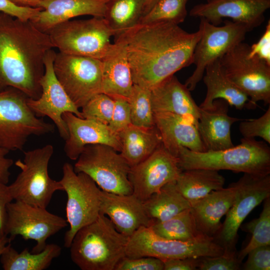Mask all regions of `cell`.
Returning a JSON list of instances; mask_svg holds the SVG:
<instances>
[{
  "mask_svg": "<svg viewBox=\"0 0 270 270\" xmlns=\"http://www.w3.org/2000/svg\"><path fill=\"white\" fill-rule=\"evenodd\" d=\"M236 189L234 200L218 234L225 252L236 253L238 232L250 212L270 197V174L256 176L244 174L233 182Z\"/></svg>",
  "mask_w": 270,
  "mask_h": 270,
  "instance_id": "15",
  "label": "cell"
},
{
  "mask_svg": "<svg viewBox=\"0 0 270 270\" xmlns=\"http://www.w3.org/2000/svg\"><path fill=\"white\" fill-rule=\"evenodd\" d=\"M48 34L54 48L68 54L103 60L112 50L114 33L102 17L69 20L52 28Z\"/></svg>",
  "mask_w": 270,
  "mask_h": 270,
  "instance_id": "7",
  "label": "cell"
},
{
  "mask_svg": "<svg viewBox=\"0 0 270 270\" xmlns=\"http://www.w3.org/2000/svg\"><path fill=\"white\" fill-rule=\"evenodd\" d=\"M54 152V146L48 144L24 152L23 160L15 162L20 172L8 185L13 200L46 208L54 193L63 190L60 181L48 174V166Z\"/></svg>",
  "mask_w": 270,
  "mask_h": 270,
  "instance_id": "6",
  "label": "cell"
},
{
  "mask_svg": "<svg viewBox=\"0 0 270 270\" xmlns=\"http://www.w3.org/2000/svg\"><path fill=\"white\" fill-rule=\"evenodd\" d=\"M204 72L202 79L206 87V94L200 108H210L214 100L221 99L238 110L248 108L249 98L226 76L219 59L208 64Z\"/></svg>",
  "mask_w": 270,
  "mask_h": 270,
  "instance_id": "27",
  "label": "cell"
},
{
  "mask_svg": "<svg viewBox=\"0 0 270 270\" xmlns=\"http://www.w3.org/2000/svg\"><path fill=\"white\" fill-rule=\"evenodd\" d=\"M68 132L64 152L71 160H76L85 146L102 144L109 146L118 152L122 146L118 133L102 123L67 112L62 116Z\"/></svg>",
  "mask_w": 270,
  "mask_h": 270,
  "instance_id": "19",
  "label": "cell"
},
{
  "mask_svg": "<svg viewBox=\"0 0 270 270\" xmlns=\"http://www.w3.org/2000/svg\"><path fill=\"white\" fill-rule=\"evenodd\" d=\"M10 242L11 240L7 236L0 238V256L6 245Z\"/></svg>",
  "mask_w": 270,
  "mask_h": 270,
  "instance_id": "49",
  "label": "cell"
},
{
  "mask_svg": "<svg viewBox=\"0 0 270 270\" xmlns=\"http://www.w3.org/2000/svg\"><path fill=\"white\" fill-rule=\"evenodd\" d=\"M158 0H146L144 16L146 14Z\"/></svg>",
  "mask_w": 270,
  "mask_h": 270,
  "instance_id": "50",
  "label": "cell"
},
{
  "mask_svg": "<svg viewBox=\"0 0 270 270\" xmlns=\"http://www.w3.org/2000/svg\"><path fill=\"white\" fill-rule=\"evenodd\" d=\"M61 252V247L55 244H46L42 252L37 253L30 252L28 248L18 252L10 242L2 252L0 262L4 270H44Z\"/></svg>",
  "mask_w": 270,
  "mask_h": 270,
  "instance_id": "31",
  "label": "cell"
},
{
  "mask_svg": "<svg viewBox=\"0 0 270 270\" xmlns=\"http://www.w3.org/2000/svg\"><path fill=\"white\" fill-rule=\"evenodd\" d=\"M100 197V214L108 216L121 234L130 236L140 228L152 224L143 202L133 194L121 195L101 190Z\"/></svg>",
  "mask_w": 270,
  "mask_h": 270,
  "instance_id": "21",
  "label": "cell"
},
{
  "mask_svg": "<svg viewBox=\"0 0 270 270\" xmlns=\"http://www.w3.org/2000/svg\"><path fill=\"white\" fill-rule=\"evenodd\" d=\"M270 8V0H206L195 5L190 16L204 18L219 26L223 18L246 25L251 30L264 20V13Z\"/></svg>",
  "mask_w": 270,
  "mask_h": 270,
  "instance_id": "18",
  "label": "cell"
},
{
  "mask_svg": "<svg viewBox=\"0 0 270 270\" xmlns=\"http://www.w3.org/2000/svg\"><path fill=\"white\" fill-rule=\"evenodd\" d=\"M3 89H4V88H2V86H0V90H3Z\"/></svg>",
  "mask_w": 270,
  "mask_h": 270,
  "instance_id": "51",
  "label": "cell"
},
{
  "mask_svg": "<svg viewBox=\"0 0 270 270\" xmlns=\"http://www.w3.org/2000/svg\"><path fill=\"white\" fill-rule=\"evenodd\" d=\"M149 227L155 234L168 240L188 241L207 236L198 229L190 208Z\"/></svg>",
  "mask_w": 270,
  "mask_h": 270,
  "instance_id": "33",
  "label": "cell"
},
{
  "mask_svg": "<svg viewBox=\"0 0 270 270\" xmlns=\"http://www.w3.org/2000/svg\"><path fill=\"white\" fill-rule=\"evenodd\" d=\"M154 121L162 145L176 157L181 146L196 152L206 151L198 124L189 118L170 112H158L154 113Z\"/></svg>",
  "mask_w": 270,
  "mask_h": 270,
  "instance_id": "22",
  "label": "cell"
},
{
  "mask_svg": "<svg viewBox=\"0 0 270 270\" xmlns=\"http://www.w3.org/2000/svg\"><path fill=\"white\" fill-rule=\"evenodd\" d=\"M244 264V270H270V245L257 247L250 250Z\"/></svg>",
  "mask_w": 270,
  "mask_h": 270,
  "instance_id": "42",
  "label": "cell"
},
{
  "mask_svg": "<svg viewBox=\"0 0 270 270\" xmlns=\"http://www.w3.org/2000/svg\"><path fill=\"white\" fill-rule=\"evenodd\" d=\"M114 105V98L104 93L98 94L81 108L82 118L108 125Z\"/></svg>",
  "mask_w": 270,
  "mask_h": 270,
  "instance_id": "37",
  "label": "cell"
},
{
  "mask_svg": "<svg viewBox=\"0 0 270 270\" xmlns=\"http://www.w3.org/2000/svg\"><path fill=\"white\" fill-rule=\"evenodd\" d=\"M250 56H256L270 64V21L259 40L250 46Z\"/></svg>",
  "mask_w": 270,
  "mask_h": 270,
  "instance_id": "44",
  "label": "cell"
},
{
  "mask_svg": "<svg viewBox=\"0 0 270 270\" xmlns=\"http://www.w3.org/2000/svg\"><path fill=\"white\" fill-rule=\"evenodd\" d=\"M175 182L166 184L143 201L146 212L152 224L167 220L190 208V203L178 190Z\"/></svg>",
  "mask_w": 270,
  "mask_h": 270,
  "instance_id": "30",
  "label": "cell"
},
{
  "mask_svg": "<svg viewBox=\"0 0 270 270\" xmlns=\"http://www.w3.org/2000/svg\"><path fill=\"white\" fill-rule=\"evenodd\" d=\"M108 0H40L35 8L41 10L30 22L47 33L54 26L81 16L104 18Z\"/></svg>",
  "mask_w": 270,
  "mask_h": 270,
  "instance_id": "20",
  "label": "cell"
},
{
  "mask_svg": "<svg viewBox=\"0 0 270 270\" xmlns=\"http://www.w3.org/2000/svg\"><path fill=\"white\" fill-rule=\"evenodd\" d=\"M199 258H188L163 260L164 264V270H197L199 262Z\"/></svg>",
  "mask_w": 270,
  "mask_h": 270,
  "instance_id": "46",
  "label": "cell"
},
{
  "mask_svg": "<svg viewBox=\"0 0 270 270\" xmlns=\"http://www.w3.org/2000/svg\"><path fill=\"white\" fill-rule=\"evenodd\" d=\"M150 90L154 112H170L186 116L198 124L200 108L190 91L174 76L166 78Z\"/></svg>",
  "mask_w": 270,
  "mask_h": 270,
  "instance_id": "24",
  "label": "cell"
},
{
  "mask_svg": "<svg viewBox=\"0 0 270 270\" xmlns=\"http://www.w3.org/2000/svg\"><path fill=\"white\" fill-rule=\"evenodd\" d=\"M164 268L163 260L156 258L124 256L118 263L114 270H164Z\"/></svg>",
  "mask_w": 270,
  "mask_h": 270,
  "instance_id": "40",
  "label": "cell"
},
{
  "mask_svg": "<svg viewBox=\"0 0 270 270\" xmlns=\"http://www.w3.org/2000/svg\"><path fill=\"white\" fill-rule=\"evenodd\" d=\"M13 198L8 186L0 183V238L6 236V228L8 220L7 206Z\"/></svg>",
  "mask_w": 270,
  "mask_h": 270,
  "instance_id": "45",
  "label": "cell"
},
{
  "mask_svg": "<svg viewBox=\"0 0 270 270\" xmlns=\"http://www.w3.org/2000/svg\"><path fill=\"white\" fill-rule=\"evenodd\" d=\"M224 252L223 246L212 237L205 236L188 241L168 240L155 234L150 227L142 226L130 236L126 256H150L163 260L214 256Z\"/></svg>",
  "mask_w": 270,
  "mask_h": 270,
  "instance_id": "8",
  "label": "cell"
},
{
  "mask_svg": "<svg viewBox=\"0 0 270 270\" xmlns=\"http://www.w3.org/2000/svg\"><path fill=\"white\" fill-rule=\"evenodd\" d=\"M222 26H215L204 18H200L199 28L202 35L195 47L192 64L195 69L184 85L194 90L202 80L206 66L220 59L238 44L243 42L250 32L246 25L226 20Z\"/></svg>",
  "mask_w": 270,
  "mask_h": 270,
  "instance_id": "13",
  "label": "cell"
},
{
  "mask_svg": "<svg viewBox=\"0 0 270 270\" xmlns=\"http://www.w3.org/2000/svg\"><path fill=\"white\" fill-rule=\"evenodd\" d=\"M228 104L220 99L214 100L210 108H200L198 128L206 151L222 150L234 146L231 126L242 120L228 114Z\"/></svg>",
  "mask_w": 270,
  "mask_h": 270,
  "instance_id": "23",
  "label": "cell"
},
{
  "mask_svg": "<svg viewBox=\"0 0 270 270\" xmlns=\"http://www.w3.org/2000/svg\"><path fill=\"white\" fill-rule=\"evenodd\" d=\"M224 182L218 170L206 168L183 170L175 182L178 190L190 204L224 188Z\"/></svg>",
  "mask_w": 270,
  "mask_h": 270,
  "instance_id": "29",
  "label": "cell"
},
{
  "mask_svg": "<svg viewBox=\"0 0 270 270\" xmlns=\"http://www.w3.org/2000/svg\"><path fill=\"white\" fill-rule=\"evenodd\" d=\"M114 44L112 50L102 60V93L128 100L134 84L131 68L122 44L116 41Z\"/></svg>",
  "mask_w": 270,
  "mask_h": 270,
  "instance_id": "26",
  "label": "cell"
},
{
  "mask_svg": "<svg viewBox=\"0 0 270 270\" xmlns=\"http://www.w3.org/2000/svg\"><path fill=\"white\" fill-rule=\"evenodd\" d=\"M56 54L53 48L48 52L44 58V72L40 82L41 95L37 99L28 98V104L38 117L49 118L57 128L60 137L65 140L68 136V132L62 114L70 112L82 118L79 108L56 76L53 68Z\"/></svg>",
  "mask_w": 270,
  "mask_h": 270,
  "instance_id": "16",
  "label": "cell"
},
{
  "mask_svg": "<svg viewBox=\"0 0 270 270\" xmlns=\"http://www.w3.org/2000/svg\"><path fill=\"white\" fill-rule=\"evenodd\" d=\"M8 220L6 234L10 240L20 236L24 240H34L32 252H42L48 238L68 226L66 220L50 213L46 208L21 201L10 202L7 206Z\"/></svg>",
  "mask_w": 270,
  "mask_h": 270,
  "instance_id": "14",
  "label": "cell"
},
{
  "mask_svg": "<svg viewBox=\"0 0 270 270\" xmlns=\"http://www.w3.org/2000/svg\"><path fill=\"white\" fill-rule=\"evenodd\" d=\"M250 46L242 42L222 56L220 62L226 76L249 98L248 108L259 101L270 103V64L250 56Z\"/></svg>",
  "mask_w": 270,
  "mask_h": 270,
  "instance_id": "10",
  "label": "cell"
},
{
  "mask_svg": "<svg viewBox=\"0 0 270 270\" xmlns=\"http://www.w3.org/2000/svg\"><path fill=\"white\" fill-rule=\"evenodd\" d=\"M20 90L6 87L0 90V146L9 151L22 150L31 136L53 132L55 126L38 117Z\"/></svg>",
  "mask_w": 270,
  "mask_h": 270,
  "instance_id": "5",
  "label": "cell"
},
{
  "mask_svg": "<svg viewBox=\"0 0 270 270\" xmlns=\"http://www.w3.org/2000/svg\"><path fill=\"white\" fill-rule=\"evenodd\" d=\"M146 0H108L104 18L114 36L139 24Z\"/></svg>",
  "mask_w": 270,
  "mask_h": 270,
  "instance_id": "32",
  "label": "cell"
},
{
  "mask_svg": "<svg viewBox=\"0 0 270 270\" xmlns=\"http://www.w3.org/2000/svg\"><path fill=\"white\" fill-rule=\"evenodd\" d=\"M130 166L113 148L102 144L84 146L75 163L76 173L88 175L100 190L128 195L133 192L128 179Z\"/></svg>",
  "mask_w": 270,
  "mask_h": 270,
  "instance_id": "11",
  "label": "cell"
},
{
  "mask_svg": "<svg viewBox=\"0 0 270 270\" xmlns=\"http://www.w3.org/2000/svg\"><path fill=\"white\" fill-rule=\"evenodd\" d=\"M240 262L236 253L224 252L214 256L199 258L198 269L200 270H237Z\"/></svg>",
  "mask_w": 270,
  "mask_h": 270,
  "instance_id": "39",
  "label": "cell"
},
{
  "mask_svg": "<svg viewBox=\"0 0 270 270\" xmlns=\"http://www.w3.org/2000/svg\"><path fill=\"white\" fill-rule=\"evenodd\" d=\"M202 30L190 33L178 24L161 22L138 24L115 36L124 47L134 84L151 90L192 64Z\"/></svg>",
  "mask_w": 270,
  "mask_h": 270,
  "instance_id": "1",
  "label": "cell"
},
{
  "mask_svg": "<svg viewBox=\"0 0 270 270\" xmlns=\"http://www.w3.org/2000/svg\"><path fill=\"white\" fill-rule=\"evenodd\" d=\"M251 234L248 244L236 256L241 262L252 250L262 246L270 245V197L264 200L262 210L260 216L244 224L240 228Z\"/></svg>",
  "mask_w": 270,
  "mask_h": 270,
  "instance_id": "34",
  "label": "cell"
},
{
  "mask_svg": "<svg viewBox=\"0 0 270 270\" xmlns=\"http://www.w3.org/2000/svg\"><path fill=\"white\" fill-rule=\"evenodd\" d=\"M53 68L58 81L78 108L102 93V60L58 52Z\"/></svg>",
  "mask_w": 270,
  "mask_h": 270,
  "instance_id": "12",
  "label": "cell"
},
{
  "mask_svg": "<svg viewBox=\"0 0 270 270\" xmlns=\"http://www.w3.org/2000/svg\"><path fill=\"white\" fill-rule=\"evenodd\" d=\"M129 238L118 232L108 216L100 214L75 234L69 248L71 259L82 270H114L126 256Z\"/></svg>",
  "mask_w": 270,
  "mask_h": 270,
  "instance_id": "3",
  "label": "cell"
},
{
  "mask_svg": "<svg viewBox=\"0 0 270 270\" xmlns=\"http://www.w3.org/2000/svg\"><path fill=\"white\" fill-rule=\"evenodd\" d=\"M41 9L39 8L20 6L8 0H0V12L23 20H30Z\"/></svg>",
  "mask_w": 270,
  "mask_h": 270,
  "instance_id": "43",
  "label": "cell"
},
{
  "mask_svg": "<svg viewBox=\"0 0 270 270\" xmlns=\"http://www.w3.org/2000/svg\"><path fill=\"white\" fill-rule=\"evenodd\" d=\"M188 0H159L141 18L139 24L167 22L179 24L185 20Z\"/></svg>",
  "mask_w": 270,
  "mask_h": 270,
  "instance_id": "36",
  "label": "cell"
},
{
  "mask_svg": "<svg viewBox=\"0 0 270 270\" xmlns=\"http://www.w3.org/2000/svg\"><path fill=\"white\" fill-rule=\"evenodd\" d=\"M239 130L244 138L260 137L270 144V106L260 118L242 120Z\"/></svg>",
  "mask_w": 270,
  "mask_h": 270,
  "instance_id": "38",
  "label": "cell"
},
{
  "mask_svg": "<svg viewBox=\"0 0 270 270\" xmlns=\"http://www.w3.org/2000/svg\"><path fill=\"white\" fill-rule=\"evenodd\" d=\"M62 170L60 181L67 194L66 220L70 225L64 234V246L69 248L77 232L99 216L101 190L86 174L76 173L70 164L65 162Z\"/></svg>",
  "mask_w": 270,
  "mask_h": 270,
  "instance_id": "9",
  "label": "cell"
},
{
  "mask_svg": "<svg viewBox=\"0 0 270 270\" xmlns=\"http://www.w3.org/2000/svg\"><path fill=\"white\" fill-rule=\"evenodd\" d=\"M128 101L131 124L146 128L155 126L150 90L134 84Z\"/></svg>",
  "mask_w": 270,
  "mask_h": 270,
  "instance_id": "35",
  "label": "cell"
},
{
  "mask_svg": "<svg viewBox=\"0 0 270 270\" xmlns=\"http://www.w3.org/2000/svg\"><path fill=\"white\" fill-rule=\"evenodd\" d=\"M182 171L177 158L162 144L146 158L130 168L128 179L132 194L144 201L166 184L176 181Z\"/></svg>",
  "mask_w": 270,
  "mask_h": 270,
  "instance_id": "17",
  "label": "cell"
},
{
  "mask_svg": "<svg viewBox=\"0 0 270 270\" xmlns=\"http://www.w3.org/2000/svg\"><path fill=\"white\" fill-rule=\"evenodd\" d=\"M14 4L26 7L35 8L36 4L40 0H8Z\"/></svg>",
  "mask_w": 270,
  "mask_h": 270,
  "instance_id": "48",
  "label": "cell"
},
{
  "mask_svg": "<svg viewBox=\"0 0 270 270\" xmlns=\"http://www.w3.org/2000/svg\"><path fill=\"white\" fill-rule=\"evenodd\" d=\"M176 158L182 170H229L256 176L270 174V148L254 138H242L236 146L216 151L196 152L181 146Z\"/></svg>",
  "mask_w": 270,
  "mask_h": 270,
  "instance_id": "4",
  "label": "cell"
},
{
  "mask_svg": "<svg viewBox=\"0 0 270 270\" xmlns=\"http://www.w3.org/2000/svg\"><path fill=\"white\" fill-rule=\"evenodd\" d=\"M54 48L48 34L30 20L0 12V85L16 88L28 98L41 95L44 58Z\"/></svg>",
  "mask_w": 270,
  "mask_h": 270,
  "instance_id": "2",
  "label": "cell"
},
{
  "mask_svg": "<svg viewBox=\"0 0 270 270\" xmlns=\"http://www.w3.org/2000/svg\"><path fill=\"white\" fill-rule=\"evenodd\" d=\"M10 152L0 146V183L8 184L10 175V170L14 164L12 158L6 157Z\"/></svg>",
  "mask_w": 270,
  "mask_h": 270,
  "instance_id": "47",
  "label": "cell"
},
{
  "mask_svg": "<svg viewBox=\"0 0 270 270\" xmlns=\"http://www.w3.org/2000/svg\"><path fill=\"white\" fill-rule=\"evenodd\" d=\"M118 134L122 146L120 153L130 167L144 160L162 144L156 126L146 128L130 124Z\"/></svg>",
  "mask_w": 270,
  "mask_h": 270,
  "instance_id": "28",
  "label": "cell"
},
{
  "mask_svg": "<svg viewBox=\"0 0 270 270\" xmlns=\"http://www.w3.org/2000/svg\"><path fill=\"white\" fill-rule=\"evenodd\" d=\"M114 105L110 128L118 133L131 124L130 111L128 101L122 98H114Z\"/></svg>",
  "mask_w": 270,
  "mask_h": 270,
  "instance_id": "41",
  "label": "cell"
},
{
  "mask_svg": "<svg viewBox=\"0 0 270 270\" xmlns=\"http://www.w3.org/2000/svg\"><path fill=\"white\" fill-rule=\"evenodd\" d=\"M234 183L228 188L214 190L191 204V211L200 231L206 236L214 238L222 226V218L226 215L236 196Z\"/></svg>",
  "mask_w": 270,
  "mask_h": 270,
  "instance_id": "25",
  "label": "cell"
}]
</instances>
